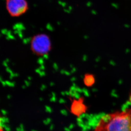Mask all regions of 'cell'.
<instances>
[{"mask_svg": "<svg viewBox=\"0 0 131 131\" xmlns=\"http://www.w3.org/2000/svg\"><path fill=\"white\" fill-rule=\"evenodd\" d=\"M53 125H51V127H50V128H51V129H53Z\"/></svg>", "mask_w": 131, "mask_h": 131, "instance_id": "11", "label": "cell"}, {"mask_svg": "<svg viewBox=\"0 0 131 131\" xmlns=\"http://www.w3.org/2000/svg\"><path fill=\"white\" fill-rule=\"evenodd\" d=\"M94 76L91 74H85L84 78V84L88 87H91L95 83Z\"/></svg>", "mask_w": 131, "mask_h": 131, "instance_id": "5", "label": "cell"}, {"mask_svg": "<svg viewBox=\"0 0 131 131\" xmlns=\"http://www.w3.org/2000/svg\"><path fill=\"white\" fill-rule=\"evenodd\" d=\"M52 48L50 37L45 33L35 35L30 41L31 50L34 54L38 57H44L49 53Z\"/></svg>", "mask_w": 131, "mask_h": 131, "instance_id": "2", "label": "cell"}, {"mask_svg": "<svg viewBox=\"0 0 131 131\" xmlns=\"http://www.w3.org/2000/svg\"><path fill=\"white\" fill-rule=\"evenodd\" d=\"M46 111L47 112H48V113H51V111H52V110H51V108L49 107L48 106H46Z\"/></svg>", "mask_w": 131, "mask_h": 131, "instance_id": "6", "label": "cell"}, {"mask_svg": "<svg viewBox=\"0 0 131 131\" xmlns=\"http://www.w3.org/2000/svg\"><path fill=\"white\" fill-rule=\"evenodd\" d=\"M94 131H131V108L105 114Z\"/></svg>", "mask_w": 131, "mask_h": 131, "instance_id": "1", "label": "cell"}, {"mask_svg": "<svg viewBox=\"0 0 131 131\" xmlns=\"http://www.w3.org/2000/svg\"><path fill=\"white\" fill-rule=\"evenodd\" d=\"M61 113L63 115H68V113L66 110H62L61 111Z\"/></svg>", "mask_w": 131, "mask_h": 131, "instance_id": "8", "label": "cell"}, {"mask_svg": "<svg viewBox=\"0 0 131 131\" xmlns=\"http://www.w3.org/2000/svg\"><path fill=\"white\" fill-rule=\"evenodd\" d=\"M71 109L73 114L77 116H79L84 113L87 108L83 104V99H79V101H74Z\"/></svg>", "mask_w": 131, "mask_h": 131, "instance_id": "4", "label": "cell"}, {"mask_svg": "<svg viewBox=\"0 0 131 131\" xmlns=\"http://www.w3.org/2000/svg\"><path fill=\"white\" fill-rule=\"evenodd\" d=\"M6 11L12 17H19L29 9L27 0H5Z\"/></svg>", "mask_w": 131, "mask_h": 131, "instance_id": "3", "label": "cell"}, {"mask_svg": "<svg viewBox=\"0 0 131 131\" xmlns=\"http://www.w3.org/2000/svg\"><path fill=\"white\" fill-rule=\"evenodd\" d=\"M51 120L50 118H48L47 120L45 121L44 122V123L46 125H47V124H49L50 122H51Z\"/></svg>", "mask_w": 131, "mask_h": 131, "instance_id": "7", "label": "cell"}, {"mask_svg": "<svg viewBox=\"0 0 131 131\" xmlns=\"http://www.w3.org/2000/svg\"><path fill=\"white\" fill-rule=\"evenodd\" d=\"M74 127V125H73V124H72V125H71L70 126V129H71H71L73 128Z\"/></svg>", "mask_w": 131, "mask_h": 131, "instance_id": "10", "label": "cell"}, {"mask_svg": "<svg viewBox=\"0 0 131 131\" xmlns=\"http://www.w3.org/2000/svg\"><path fill=\"white\" fill-rule=\"evenodd\" d=\"M59 102L60 103H64L65 102V101L64 99H61L59 100Z\"/></svg>", "mask_w": 131, "mask_h": 131, "instance_id": "9", "label": "cell"}]
</instances>
